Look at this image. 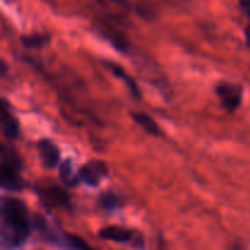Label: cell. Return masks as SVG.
Instances as JSON below:
<instances>
[{
    "instance_id": "6da1fadb",
    "label": "cell",
    "mask_w": 250,
    "mask_h": 250,
    "mask_svg": "<svg viewBox=\"0 0 250 250\" xmlns=\"http://www.w3.org/2000/svg\"><path fill=\"white\" fill-rule=\"evenodd\" d=\"M32 224L26 204L11 197H2L0 209V241L2 249L23 246L31 234Z\"/></svg>"
},
{
    "instance_id": "7a4b0ae2",
    "label": "cell",
    "mask_w": 250,
    "mask_h": 250,
    "mask_svg": "<svg viewBox=\"0 0 250 250\" xmlns=\"http://www.w3.org/2000/svg\"><path fill=\"white\" fill-rule=\"evenodd\" d=\"M22 159L12 146H1V188L9 192H21L26 188V182L22 178Z\"/></svg>"
},
{
    "instance_id": "3957f363",
    "label": "cell",
    "mask_w": 250,
    "mask_h": 250,
    "mask_svg": "<svg viewBox=\"0 0 250 250\" xmlns=\"http://www.w3.org/2000/svg\"><path fill=\"white\" fill-rule=\"evenodd\" d=\"M33 227L38 231L42 238L53 246L60 248H75V249H88L89 246L83 239L66 233L58 226H53L48 222L45 217L42 215H36L33 219Z\"/></svg>"
},
{
    "instance_id": "277c9868",
    "label": "cell",
    "mask_w": 250,
    "mask_h": 250,
    "mask_svg": "<svg viewBox=\"0 0 250 250\" xmlns=\"http://www.w3.org/2000/svg\"><path fill=\"white\" fill-rule=\"evenodd\" d=\"M215 93L221 102L222 106L229 112H234L239 107L243 98V88L239 84L221 82L215 87Z\"/></svg>"
},
{
    "instance_id": "5b68a950",
    "label": "cell",
    "mask_w": 250,
    "mask_h": 250,
    "mask_svg": "<svg viewBox=\"0 0 250 250\" xmlns=\"http://www.w3.org/2000/svg\"><path fill=\"white\" fill-rule=\"evenodd\" d=\"M42 203L46 208H59V209H71L70 195L56 186H45L37 189Z\"/></svg>"
},
{
    "instance_id": "8992f818",
    "label": "cell",
    "mask_w": 250,
    "mask_h": 250,
    "mask_svg": "<svg viewBox=\"0 0 250 250\" xmlns=\"http://www.w3.org/2000/svg\"><path fill=\"white\" fill-rule=\"evenodd\" d=\"M78 173L82 182L90 187H97L103 178L107 176V167L102 161H89L81 166Z\"/></svg>"
},
{
    "instance_id": "52a82bcc",
    "label": "cell",
    "mask_w": 250,
    "mask_h": 250,
    "mask_svg": "<svg viewBox=\"0 0 250 250\" xmlns=\"http://www.w3.org/2000/svg\"><path fill=\"white\" fill-rule=\"evenodd\" d=\"M99 237L105 241L115 242V243L127 244L137 239V232L133 229L121 226H107L99 231Z\"/></svg>"
},
{
    "instance_id": "ba28073f",
    "label": "cell",
    "mask_w": 250,
    "mask_h": 250,
    "mask_svg": "<svg viewBox=\"0 0 250 250\" xmlns=\"http://www.w3.org/2000/svg\"><path fill=\"white\" fill-rule=\"evenodd\" d=\"M38 148L39 158H41L42 165L45 168H54L59 165L60 161V150L56 146L55 143H53L49 139H42L37 144Z\"/></svg>"
},
{
    "instance_id": "9c48e42d",
    "label": "cell",
    "mask_w": 250,
    "mask_h": 250,
    "mask_svg": "<svg viewBox=\"0 0 250 250\" xmlns=\"http://www.w3.org/2000/svg\"><path fill=\"white\" fill-rule=\"evenodd\" d=\"M0 121H1V132L5 138L16 139L20 133V125L16 117L10 111L6 100L2 99L1 110H0Z\"/></svg>"
},
{
    "instance_id": "30bf717a",
    "label": "cell",
    "mask_w": 250,
    "mask_h": 250,
    "mask_svg": "<svg viewBox=\"0 0 250 250\" xmlns=\"http://www.w3.org/2000/svg\"><path fill=\"white\" fill-rule=\"evenodd\" d=\"M105 66L109 68L110 72H111L115 77H117L119 80H121L122 82L127 85V88H128V90L131 92V94L133 95L136 99H141L142 92H141V89H139L138 84H137L136 81H134L133 78H132L131 76H129L128 73L125 71V68L122 67V66H120L119 63L111 62V61H105Z\"/></svg>"
},
{
    "instance_id": "8fae6325",
    "label": "cell",
    "mask_w": 250,
    "mask_h": 250,
    "mask_svg": "<svg viewBox=\"0 0 250 250\" xmlns=\"http://www.w3.org/2000/svg\"><path fill=\"white\" fill-rule=\"evenodd\" d=\"M132 119H133V121L136 122L139 127H142L146 133L151 134V136L154 137L163 136V132H161L158 124L154 121L153 117L149 116L146 112H132Z\"/></svg>"
},
{
    "instance_id": "7c38bea8",
    "label": "cell",
    "mask_w": 250,
    "mask_h": 250,
    "mask_svg": "<svg viewBox=\"0 0 250 250\" xmlns=\"http://www.w3.org/2000/svg\"><path fill=\"white\" fill-rule=\"evenodd\" d=\"M59 176H60L61 182L65 183L67 187H76L81 181L80 173L78 172H73V167H72V163L71 160H65L63 163L60 164L59 166Z\"/></svg>"
},
{
    "instance_id": "4fadbf2b",
    "label": "cell",
    "mask_w": 250,
    "mask_h": 250,
    "mask_svg": "<svg viewBox=\"0 0 250 250\" xmlns=\"http://www.w3.org/2000/svg\"><path fill=\"white\" fill-rule=\"evenodd\" d=\"M20 41H21V43L23 44L26 48L41 49L50 43V36H49V34H42V33L28 34V36L21 37Z\"/></svg>"
},
{
    "instance_id": "5bb4252c",
    "label": "cell",
    "mask_w": 250,
    "mask_h": 250,
    "mask_svg": "<svg viewBox=\"0 0 250 250\" xmlns=\"http://www.w3.org/2000/svg\"><path fill=\"white\" fill-rule=\"evenodd\" d=\"M99 204L106 211H114L120 208V199L114 193H103L99 197Z\"/></svg>"
},
{
    "instance_id": "9a60e30c",
    "label": "cell",
    "mask_w": 250,
    "mask_h": 250,
    "mask_svg": "<svg viewBox=\"0 0 250 250\" xmlns=\"http://www.w3.org/2000/svg\"><path fill=\"white\" fill-rule=\"evenodd\" d=\"M97 1L103 5H116V6L124 7V9L129 7L128 0H97Z\"/></svg>"
},
{
    "instance_id": "2e32d148",
    "label": "cell",
    "mask_w": 250,
    "mask_h": 250,
    "mask_svg": "<svg viewBox=\"0 0 250 250\" xmlns=\"http://www.w3.org/2000/svg\"><path fill=\"white\" fill-rule=\"evenodd\" d=\"M239 4H241V7L242 10H243L244 14H246L250 20V0H241Z\"/></svg>"
},
{
    "instance_id": "e0dca14e",
    "label": "cell",
    "mask_w": 250,
    "mask_h": 250,
    "mask_svg": "<svg viewBox=\"0 0 250 250\" xmlns=\"http://www.w3.org/2000/svg\"><path fill=\"white\" fill-rule=\"evenodd\" d=\"M244 33H246V41H247V44H248V46L250 48V24L248 27L246 28V31H244Z\"/></svg>"
}]
</instances>
